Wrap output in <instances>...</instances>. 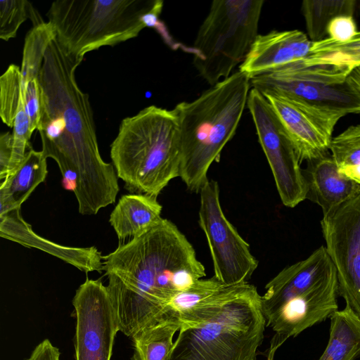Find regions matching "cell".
<instances>
[{
  "instance_id": "cell-15",
  "label": "cell",
  "mask_w": 360,
  "mask_h": 360,
  "mask_svg": "<svg viewBox=\"0 0 360 360\" xmlns=\"http://www.w3.org/2000/svg\"><path fill=\"white\" fill-rule=\"evenodd\" d=\"M312 41L297 30L258 34L239 70L250 79L287 69L310 55Z\"/></svg>"
},
{
  "instance_id": "cell-31",
  "label": "cell",
  "mask_w": 360,
  "mask_h": 360,
  "mask_svg": "<svg viewBox=\"0 0 360 360\" xmlns=\"http://www.w3.org/2000/svg\"><path fill=\"white\" fill-rule=\"evenodd\" d=\"M60 351L46 339L39 343L26 360H60Z\"/></svg>"
},
{
  "instance_id": "cell-1",
  "label": "cell",
  "mask_w": 360,
  "mask_h": 360,
  "mask_svg": "<svg viewBox=\"0 0 360 360\" xmlns=\"http://www.w3.org/2000/svg\"><path fill=\"white\" fill-rule=\"evenodd\" d=\"M84 58L69 51L56 36L48 45L39 77L37 129L42 152L58 164L79 213L92 215L115 202L119 186L114 166L100 154L89 96L75 78Z\"/></svg>"
},
{
  "instance_id": "cell-27",
  "label": "cell",
  "mask_w": 360,
  "mask_h": 360,
  "mask_svg": "<svg viewBox=\"0 0 360 360\" xmlns=\"http://www.w3.org/2000/svg\"><path fill=\"white\" fill-rule=\"evenodd\" d=\"M30 19L33 26L44 22L40 14L26 0L0 1V38L8 41L15 37L20 25Z\"/></svg>"
},
{
  "instance_id": "cell-7",
  "label": "cell",
  "mask_w": 360,
  "mask_h": 360,
  "mask_svg": "<svg viewBox=\"0 0 360 360\" xmlns=\"http://www.w3.org/2000/svg\"><path fill=\"white\" fill-rule=\"evenodd\" d=\"M264 0H214L193 45V65L211 86L229 77L258 34Z\"/></svg>"
},
{
  "instance_id": "cell-2",
  "label": "cell",
  "mask_w": 360,
  "mask_h": 360,
  "mask_svg": "<svg viewBox=\"0 0 360 360\" xmlns=\"http://www.w3.org/2000/svg\"><path fill=\"white\" fill-rule=\"evenodd\" d=\"M102 259L120 331L130 338L163 318L175 295L206 276L191 243L166 219Z\"/></svg>"
},
{
  "instance_id": "cell-28",
  "label": "cell",
  "mask_w": 360,
  "mask_h": 360,
  "mask_svg": "<svg viewBox=\"0 0 360 360\" xmlns=\"http://www.w3.org/2000/svg\"><path fill=\"white\" fill-rule=\"evenodd\" d=\"M329 150L341 172L360 167V124L333 137Z\"/></svg>"
},
{
  "instance_id": "cell-32",
  "label": "cell",
  "mask_w": 360,
  "mask_h": 360,
  "mask_svg": "<svg viewBox=\"0 0 360 360\" xmlns=\"http://www.w3.org/2000/svg\"><path fill=\"white\" fill-rule=\"evenodd\" d=\"M285 340L280 336L275 334L271 340L270 347L268 350L267 360H274V354L276 349L285 342Z\"/></svg>"
},
{
  "instance_id": "cell-20",
  "label": "cell",
  "mask_w": 360,
  "mask_h": 360,
  "mask_svg": "<svg viewBox=\"0 0 360 360\" xmlns=\"http://www.w3.org/2000/svg\"><path fill=\"white\" fill-rule=\"evenodd\" d=\"M162 209L156 197L137 193L124 195L111 212L109 221L120 240L132 239L162 221Z\"/></svg>"
},
{
  "instance_id": "cell-23",
  "label": "cell",
  "mask_w": 360,
  "mask_h": 360,
  "mask_svg": "<svg viewBox=\"0 0 360 360\" xmlns=\"http://www.w3.org/2000/svg\"><path fill=\"white\" fill-rule=\"evenodd\" d=\"M180 328L178 319L165 316L141 329L131 338L132 360H168L174 335Z\"/></svg>"
},
{
  "instance_id": "cell-29",
  "label": "cell",
  "mask_w": 360,
  "mask_h": 360,
  "mask_svg": "<svg viewBox=\"0 0 360 360\" xmlns=\"http://www.w3.org/2000/svg\"><path fill=\"white\" fill-rule=\"evenodd\" d=\"M357 27L353 16L341 15L333 19L327 27L328 38L338 42L352 39L357 34Z\"/></svg>"
},
{
  "instance_id": "cell-11",
  "label": "cell",
  "mask_w": 360,
  "mask_h": 360,
  "mask_svg": "<svg viewBox=\"0 0 360 360\" xmlns=\"http://www.w3.org/2000/svg\"><path fill=\"white\" fill-rule=\"evenodd\" d=\"M321 226L336 269L338 295L360 316V189L323 215Z\"/></svg>"
},
{
  "instance_id": "cell-24",
  "label": "cell",
  "mask_w": 360,
  "mask_h": 360,
  "mask_svg": "<svg viewBox=\"0 0 360 360\" xmlns=\"http://www.w3.org/2000/svg\"><path fill=\"white\" fill-rule=\"evenodd\" d=\"M356 4L354 0L303 1L301 9L310 41L316 42L326 39L329 22L338 16H353Z\"/></svg>"
},
{
  "instance_id": "cell-3",
  "label": "cell",
  "mask_w": 360,
  "mask_h": 360,
  "mask_svg": "<svg viewBox=\"0 0 360 360\" xmlns=\"http://www.w3.org/2000/svg\"><path fill=\"white\" fill-rule=\"evenodd\" d=\"M251 88L250 78L238 70L174 108L179 124V177L189 191L200 193L208 181L210 167L236 134Z\"/></svg>"
},
{
  "instance_id": "cell-18",
  "label": "cell",
  "mask_w": 360,
  "mask_h": 360,
  "mask_svg": "<svg viewBox=\"0 0 360 360\" xmlns=\"http://www.w3.org/2000/svg\"><path fill=\"white\" fill-rule=\"evenodd\" d=\"M303 172L307 197L321 207L323 215L348 200L360 189V184L340 172L332 156L327 155L308 162Z\"/></svg>"
},
{
  "instance_id": "cell-16",
  "label": "cell",
  "mask_w": 360,
  "mask_h": 360,
  "mask_svg": "<svg viewBox=\"0 0 360 360\" xmlns=\"http://www.w3.org/2000/svg\"><path fill=\"white\" fill-rule=\"evenodd\" d=\"M324 245L307 258L284 268L265 286L262 307L266 321L290 299L325 278L334 268Z\"/></svg>"
},
{
  "instance_id": "cell-6",
  "label": "cell",
  "mask_w": 360,
  "mask_h": 360,
  "mask_svg": "<svg viewBox=\"0 0 360 360\" xmlns=\"http://www.w3.org/2000/svg\"><path fill=\"white\" fill-rule=\"evenodd\" d=\"M162 8L161 0H57L46 15L58 41L84 57L136 37L146 27H157Z\"/></svg>"
},
{
  "instance_id": "cell-33",
  "label": "cell",
  "mask_w": 360,
  "mask_h": 360,
  "mask_svg": "<svg viewBox=\"0 0 360 360\" xmlns=\"http://www.w3.org/2000/svg\"><path fill=\"white\" fill-rule=\"evenodd\" d=\"M348 82L360 93V66L354 68L348 75Z\"/></svg>"
},
{
  "instance_id": "cell-21",
  "label": "cell",
  "mask_w": 360,
  "mask_h": 360,
  "mask_svg": "<svg viewBox=\"0 0 360 360\" xmlns=\"http://www.w3.org/2000/svg\"><path fill=\"white\" fill-rule=\"evenodd\" d=\"M46 158L42 150L32 147L18 168L0 186V216L20 209L36 187L46 179Z\"/></svg>"
},
{
  "instance_id": "cell-25",
  "label": "cell",
  "mask_w": 360,
  "mask_h": 360,
  "mask_svg": "<svg viewBox=\"0 0 360 360\" xmlns=\"http://www.w3.org/2000/svg\"><path fill=\"white\" fill-rule=\"evenodd\" d=\"M307 65H327L352 70L360 66V32L346 42L335 41L328 37L312 41Z\"/></svg>"
},
{
  "instance_id": "cell-30",
  "label": "cell",
  "mask_w": 360,
  "mask_h": 360,
  "mask_svg": "<svg viewBox=\"0 0 360 360\" xmlns=\"http://www.w3.org/2000/svg\"><path fill=\"white\" fill-rule=\"evenodd\" d=\"M13 154V134L7 131L0 136V179L7 176Z\"/></svg>"
},
{
  "instance_id": "cell-4",
  "label": "cell",
  "mask_w": 360,
  "mask_h": 360,
  "mask_svg": "<svg viewBox=\"0 0 360 360\" xmlns=\"http://www.w3.org/2000/svg\"><path fill=\"white\" fill-rule=\"evenodd\" d=\"M110 158L126 190L158 198L180 174L179 124L174 109L152 105L124 118L110 145Z\"/></svg>"
},
{
  "instance_id": "cell-34",
  "label": "cell",
  "mask_w": 360,
  "mask_h": 360,
  "mask_svg": "<svg viewBox=\"0 0 360 360\" xmlns=\"http://www.w3.org/2000/svg\"><path fill=\"white\" fill-rule=\"evenodd\" d=\"M344 174L360 184V167L347 170Z\"/></svg>"
},
{
  "instance_id": "cell-22",
  "label": "cell",
  "mask_w": 360,
  "mask_h": 360,
  "mask_svg": "<svg viewBox=\"0 0 360 360\" xmlns=\"http://www.w3.org/2000/svg\"><path fill=\"white\" fill-rule=\"evenodd\" d=\"M329 338L318 360H356L360 358V316L345 304L330 318Z\"/></svg>"
},
{
  "instance_id": "cell-17",
  "label": "cell",
  "mask_w": 360,
  "mask_h": 360,
  "mask_svg": "<svg viewBox=\"0 0 360 360\" xmlns=\"http://www.w3.org/2000/svg\"><path fill=\"white\" fill-rule=\"evenodd\" d=\"M0 117L13 129V154L8 175L13 173L31 148L32 134L20 67L11 64L0 77Z\"/></svg>"
},
{
  "instance_id": "cell-5",
  "label": "cell",
  "mask_w": 360,
  "mask_h": 360,
  "mask_svg": "<svg viewBox=\"0 0 360 360\" xmlns=\"http://www.w3.org/2000/svg\"><path fill=\"white\" fill-rule=\"evenodd\" d=\"M265 326L257 288L239 284L207 316L181 326L168 360H256Z\"/></svg>"
},
{
  "instance_id": "cell-12",
  "label": "cell",
  "mask_w": 360,
  "mask_h": 360,
  "mask_svg": "<svg viewBox=\"0 0 360 360\" xmlns=\"http://www.w3.org/2000/svg\"><path fill=\"white\" fill-rule=\"evenodd\" d=\"M72 304L76 360H110L120 327L107 286L87 278L77 290Z\"/></svg>"
},
{
  "instance_id": "cell-14",
  "label": "cell",
  "mask_w": 360,
  "mask_h": 360,
  "mask_svg": "<svg viewBox=\"0 0 360 360\" xmlns=\"http://www.w3.org/2000/svg\"><path fill=\"white\" fill-rule=\"evenodd\" d=\"M336 269L312 287L285 303L266 321L276 334L287 340L323 322L338 310Z\"/></svg>"
},
{
  "instance_id": "cell-26",
  "label": "cell",
  "mask_w": 360,
  "mask_h": 360,
  "mask_svg": "<svg viewBox=\"0 0 360 360\" xmlns=\"http://www.w3.org/2000/svg\"><path fill=\"white\" fill-rule=\"evenodd\" d=\"M224 285L214 276L198 280L188 289L172 298L166 308L165 316L175 318L181 323Z\"/></svg>"
},
{
  "instance_id": "cell-13",
  "label": "cell",
  "mask_w": 360,
  "mask_h": 360,
  "mask_svg": "<svg viewBox=\"0 0 360 360\" xmlns=\"http://www.w3.org/2000/svg\"><path fill=\"white\" fill-rule=\"evenodd\" d=\"M261 93L274 110L300 163L326 155L334 128L345 113L274 92Z\"/></svg>"
},
{
  "instance_id": "cell-19",
  "label": "cell",
  "mask_w": 360,
  "mask_h": 360,
  "mask_svg": "<svg viewBox=\"0 0 360 360\" xmlns=\"http://www.w3.org/2000/svg\"><path fill=\"white\" fill-rule=\"evenodd\" d=\"M56 37L52 26L44 22L33 26L27 32L24 43L20 71L31 128H37L39 118V73L45 51Z\"/></svg>"
},
{
  "instance_id": "cell-9",
  "label": "cell",
  "mask_w": 360,
  "mask_h": 360,
  "mask_svg": "<svg viewBox=\"0 0 360 360\" xmlns=\"http://www.w3.org/2000/svg\"><path fill=\"white\" fill-rule=\"evenodd\" d=\"M199 193V224L208 243L214 276L226 285L248 283L258 262L249 244L224 215L218 183L208 179Z\"/></svg>"
},
{
  "instance_id": "cell-10",
  "label": "cell",
  "mask_w": 360,
  "mask_h": 360,
  "mask_svg": "<svg viewBox=\"0 0 360 360\" xmlns=\"http://www.w3.org/2000/svg\"><path fill=\"white\" fill-rule=\"evenodd\" d=\"M247 107L252 117L280 198L288 207L307 199V185L293 146L266 98L251 88Z\"/></svg>"
},
{
  "instance_id": "cell-8",
  "label": "cell",
  "mask_w": 360,
  "mask_h": 360,
  "mask_svg": "<svg viewBox=\"0 0 360 360\" xmlns=\"http://www.w3.org/2000/svg\"><path fill=\"white\" fill-rule=\"evenodd\" d=\"M350 72L333 65H307L250 79L251 87L297 98L317 107L348 114H360V93L347 80Z\"/></svg>"
}]
</instances>
